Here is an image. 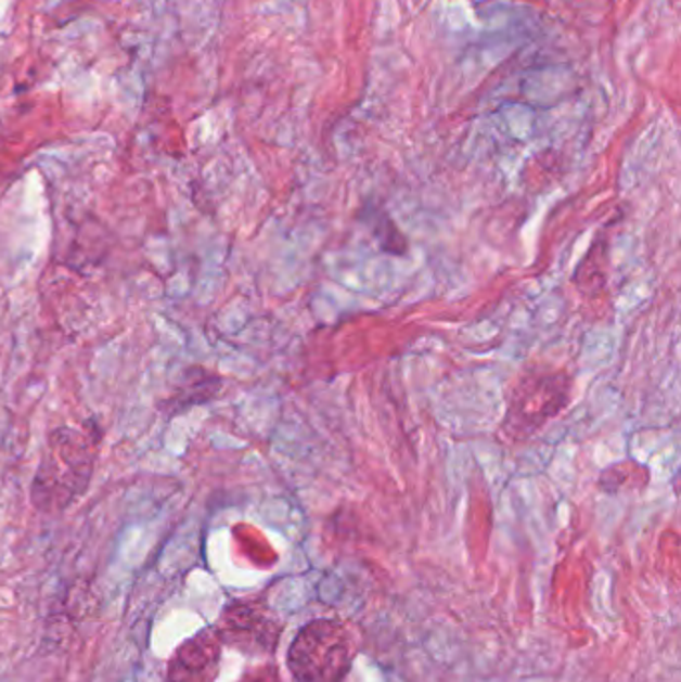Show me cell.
Masks as SVG:
<instances>
[{"instance_id": "6da1fadb", "label": "cell", "mask_w": 681, "mask_h": 682, "mask_svg": "<svg viewBox=\"0 0 681 682\" xmlns=\"http://www.w3.org/2000/svg\"><path fill=\"white\" fill-rule=\"evenodd\" d=\"M94 463L97 441L92 437L73 427L54 429L33 479V505L40 513H63L87 491Z\"/></svg>"}, {"instance_id": "7a4b0ae2", "label": "cell", "mask_w": 681, "mask_h": 682, "mask_svg": "<svg viewBox=\"0 0 681 682\" xmlns=\"http://www.w3.org/2000/svg\"><path fill=\"white\" fill-rule=\"evenodd\" d=\"M354 657L350 629L340 620L316 619L294 636L286 662L296 682H344Z\"/></svg>"}, {"instance_id": "3957f363", "label": "cell", "mask_w": 681, "mask_h": 682, "mask_svg": "<svg viewBox=\"0 0 681 682\" xmlns=\"http://www.w3.org/2000/svg\"><path fill=\"white\" fill-rule=\"evenodd\" d=\"M280 633V620L270 613V608L256 601L230 605L222 615L220 627L216 629L222 645L227 643L253 655L272 653L277 648Z\"/></svg>"}, {"instance_id": "277c9868", "label": "cell", "mask_w": 681, "mask_h": 682, "mask_svg": "<svg viewBox=\"0 0 681 682\" xmlns=\"http://www.w3.org/2000/svg\"><path fill=\"white\" fill-rule=\"evenodd\" d=\"M222 641L215 629L201 631L178 646L168 665V682H215L220 667Z\"/></svg>"}, {"instance_id": "5b68a950", "label": "cell", "mask_w": 681, "mask_h": 682, "mask_svg": "<svg viewBox=\"0 0 681 682\" xmlns=\"http://www.w3.org/2000/svg\"><path fill=\"white\" fill-rule=\"evenodd\" d=\"M244 682H280V677H278L274 667H262L258 672L250 674Z\"/></svg>"}]
</instances>
